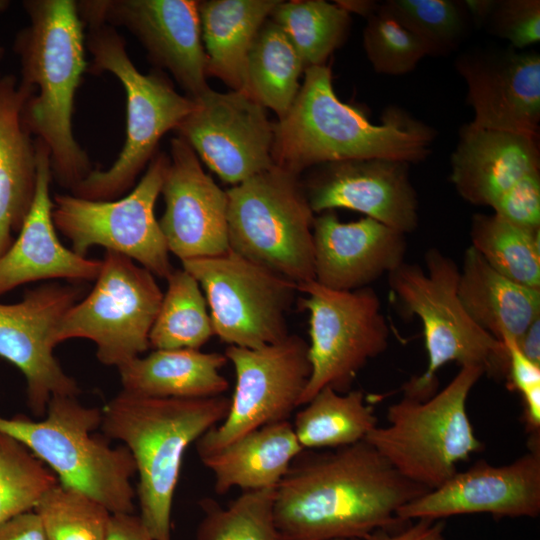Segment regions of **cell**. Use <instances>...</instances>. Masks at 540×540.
I'll use <instances>...</instances> for the list:
<instances>
[{
    "label": "cell",
    "mask_w": 540,
    "mask_h": 540,
    "mask_svg": "<svg viewBox=\"0 0 540 540\" xmlns=\"http://www.w3.org/2000/svg\"><path fill=\"white\" fill-rule=\"evenodd\" d=\"M428 489L399 474L365 440L293 460L275 488L274 519L286 540L360 539L407 523L404 504Z\"/></svg>",
    "instance_id": "1"
},
{
    "label": "cell",
    "mask_w": 540,
    "mask_h": 540,
    "mask_svg": "<svg viewBox=\"0 0 540 540\" xmlns=\"http://www.w3.org/2000/svg\"><path fill=\"white\" fill-rule=\"evenodd\" d=\"M273 128L274 165L298 176L323 163L351 159L418 163L428 157L437 135L394 105L385 108L380 123H372L360 108L337 97L327 65L304 70L292 105Z\"/></svg>",
    "instance_id": "2"
},
{
    "label": "cell",
    "mask_w": 540,
    "mask_h": 540,
    "mask_svg": "<svg viewBox=\"0 0 540 540\" xmlns=\"http://www.w3.org/2000/svg\"><path fill=\"white\" fill-rule=\"evenodd\" d=\"M29 18L14 50L19 82L31 89L22 119L31 135L49 150L53 178L70 191L93 169L72 129L74 100L86 70L84 23L76 1L25 0Z\"/></svg>",
    "instance_id": "3"
},
{
    "label": "cell",
    "mask_w": 540,
    "mask_h": 540,
    "mask_svg": "<svg viewBox=\"0 0 540 540\" xmlns=\"http://www.w3.org/2000/svg\"><path fill=\"white\" fill-rule=\"evenodd\" d=\"M230 399H181L121 391L102 409L101 429L124 443L138 473L140 518L155 540H171V511L188 446L221 423Z\"/></svg>",
    "instance_id": "4"
},
{
    "label": "cell",
    "mask_w": 540,
    "mask_h": 540,
    "mask_svg": "<svg viewBox=\"0 0 540 540\" xmlns=\"http://www.w3.org/2000/svg\"><path fill=\"white\" fill-rule=\"evenodd\" d=\"M102 410L82 405L75 396H53L45 417L0 416V432L24 445L57 477L58 483L92 497L110 513H133L136 465L129 449L112 447L101 427Z\"/></svg>",
    "instance_id": "5"
},
{
    "label": "cell",
    "mask_w": 540,
    "mask_h": 540,
    "mask_svg": "<svg viewBox=\"0 0 540 540\" xmlns=\"http://www.w3.org/2000/svg\"><path fill=\"white\" fill-rule=\"evenodd\" d=\"M482 368L461 366L441 391L425 398L406 388L389 406L388 425L365 437L404 478L435 489L457 472V465L482 450L468 417L466 403Z\"/></svg>",
    "instance_id": "6"
},
{
    "label": "cell",
    "mask_w": 540,
    "mask_h": 540,
    "mask_svg": "<svg viewBox=\"0 0 540 540\" xmlns=\"http://www.w3.org/2000/svg\"><path fill=\"white\" fill-rule=\"evenodd\" d=\"M86 45L92 72H109L126 93V138L116 161L106 170H92L71 193L90 200H114L124 194L149 164L160 139L194 109L195 101L178 93L158 71L141 73L130 59L123 37L107 24L88 25Z\"/></svg>",
    "instance_id": "7"
},
{
    "label": "cell",
    "mask_w": 540,
    "mask_h": 540,
    "mask_svg": "<svg viewBox=\"0 0 540 540\" xmlns=\"http://www.w3.org/2000/svg\"><path fill=\"white\" fill-rule=\"evenodd\" d=\"M394 300L423 326L428 355L426 371L416 381L437 388V371L445 364L473 365L494 379H506L509 357L505 344L470 318L458 296L459 267L447 255L431 248L425 269L404 262L388 275Z\"/></svg>",
    "instance_id": "8"
},
{
    "label": "cell",
    "mask_w": 540,
    "mask_h": 540,
    "mask_svg": "<svg viewBox=\"0 0 540 540\" xmlns=\"http://www.w3.org/2000/svg\"><path fill=\"white\" fill-rule=\"evenodd\" d=\"M226 194L231 251L296 285L314 279L315 216L298 175L273 165Z\"/></svg>",
    "instance_id": "9"
},
{
    "label": "cell",
    "mask_w": 540,
    "mask_h": 540,
    "mask_svg": "<svg viewBox=\"0 0 540 540\" xmlns=\"http://www.w3.org/2000/svg\"><path fill=\"white\" fill-rule=\"evenodd\" d=\"M162 297L152 273L106 250L92 291L62 317L54 343L89 339L102 364L119 368L150 348L149 334Z\"/></svg>",
    "instance_id": "10"
},
{
    "label": "cell",
    "mask_w": 540,
    "mask_h": 540,
    "mask_svg": "<svg viewBox=\"0 0 540 540\" xmlns=\"http://www.w3.org/2000/svg\"><path fill=\"white\" fill-rule=\"evenodd\" d=\"M309 313L311 375L300 398L307 404L330 387L346 393L361 369L388 347L390 330L377 293L370 287L339 291L314 280L297 285Z\"/></svg>",
    "instance_id": "11"
},
{
    "label": "cell",
    "mask_w": 540,
    "mask_h": 540,
    "mask_svg": "<svg viewBox=\"0 0 540 540\" xmlns=\"http://www.w3.org/2000/svg\"><path fill=\"white\" fill-rule=\"evenodd\" d=\"M169 156L156 153L133 190L114 200H90L56 194L52 218L72 245L86 257L94 246L125 255L154 276L167 278L174 270L154 208L161 194Z\"/></svg>",
    "instance_id": "12"
},
{
    "label": "cell",
    "mask_w": 540,
    "mask_h": 540,
    "mask_svg": "<svg viewBox=\"0 0 540 540\" xmlns=\"http://www.w3.org/2000/svg\"><path fill=\"white\" fill-rule=\"evenodd\" d=\"M181 263L198 281L222 342L256 349L289 335L286 317L298 293L295 283L230 249Z\"/></svg>",
    "instance_id": "13"
},
{
    "label": "cell",
    "mask_w": 540,
    "mask_h": 540,
    "mask_svg": "<svg viewBox=\"0 0 540 540\" xmlns=\"http://www.w3.org/2000/svg\"><path fill=\"white\" fill-rule=\"evenodd\" d=\"M235 388L225 419L196 441L198 456L212 453L264 425L288 420L311 375L308 343L298 335L256 349L228 346Z\"/></svg>",
    "instance_id": "14"
},
{
    "label": "cell",
    "mask_w": 540,
    "mask_h": 540,
    "mask_svg": "<svg viewBox=\"0 0 540 540\" xmlns=\"http://www.w3.org/2000/svg\"><path fill=\"white\" fill-rule=\"evenodd\" d=\"M76 4L84 24L123 26L131 32L150 61L167 70L186 96L196 99L210 88L198 1L88 0Z\"/></svg>",
    "instance_id": "15"
},
{
    "label": "cell",
    "mask_w": 540,
    "mask_h": 540,
    "mask_svg": "<svg viewBox=\"0 0 540 540\" xmlns=\"http://www.w3.org/2000/svg\"><path fill=\"white\" fill-rule=\"evenodd\" d=\"M175 131L211 171L233 186L274 165L273 123L242 91L209 88Z\"/></svg>",
    "instance_id": "16"
},
{
    "label": "cell",
    "mask_w": 540,
    "mask_h": 540,
    "mask_svg": "<svg viewBox=\"0 0 540 540\" xmlns=\"http://www.w3.org/2000/svg\"><path fill=\"white\" fill-rule=\"evenodd\" d=\"M82 292L73 285L50 283L27 290L17 303H0V357L23 374L27 404L37 417L45 416L53 396L76 397L81 392L53 354V335Z\"/></svg>",
    "instance_id": "17"
},
{
    "label": "cell",
    "mask_w": 540,
    "mask_h": 540,
    "mask_svg": "<svg viewBox=\"0 0 540 540\" xmlns=\"http://www.w3.org/2000/svg\"><path fill=\"white\" fill-rule=\"evenodd\" d=\"M489 513L495 518L536 517L540 513L539 434L531 435L529 451L503 466L478 461L456 472L439 487L404 504L397 516L411 519Z\"/></svg>",
    "instance_id": "18"
},
{
    "label": "cell",
    "mask_w": 540,
    "mask_h": 540,
    "mask_svg": "<svg viewBox=\"0 0 540 540\" xmlns=\"http://www.w3.org/2000/svg\"><path fill=\"white\" fill-rule=\"evenodd\" d=\"M410 164L388 159H351L323 163L302 183L315 213L353 210L405 235L419 222L418 197Z\"/></svg>",
    "instance_id": "19"
},
{
    "label": "cell",
    "mask_w": 540,
    "mask_h": 540,
    "mask_svg": "<svg viewBox=\"0 0 540 540\" xmlns=\"http://www.w3.org/2000/svg\"><path fill=\"white\" fill-rule=\"evenodd\" d=\"M161 194L165 210L159 225L169 252L181 262L229 250L226 191L203 170L194 150L179 136L170 141Z\"/></svg>",
    "instance_id": "20"
},
{
    "label": "cell",
    "mask_w": 540,
    "mask_h": 540,
    "mask_svg": "<svg viewBox=\"0 0 540 540\" xmlns=\"http://www.w3.org/2000/svg\"><path fill=\"white\" fill-rule=\"evenodd\" d=\"M467 85L474 125L539 136L540 54L505 50L470 52L456 61Z\"/></svg>",
    "instance_id": "21"
},
{
    "label": "cell",
    "mask_w": 540,
    "mask_h": 540,
    "mask_svg": "<svg viewBox=\"0 0 540 540\" xmlns=\"http://www.w3.org/2000/svg\"><path fill=\"white\" fill-rule=\"evenodd\" d=\"M314 281L339 291L369 287L403 264L406 235L372 218L341 222L333 211L313 222Z\"/></svg>",
    "instance_id": "22"
},
{
    "label": "cell",
    "mask_w": 540,
    "mask_h": 540,
    "mask_svg": "<svg viewBox=\"0 0 540 540\" xmlns=\"http://www.w3.org/2000/svg\"><path fill=\"white\" fill-rule=\"evenodd\" d=\"M36 187L29 212L10 247L0 256V296L16 287L40 280H95L101 260L89 259L65 247L56 234L52 218L53 179L50 154L36 139Z\"/></svg>",
    "instance_id": "23"
},
{
    "label": "cell",
    "mask_w": 540,
    "mask_h": 540,
    "mask_svg": "<svg viewBox=\"0 0 540 540\" xmlns=\"http://www.w3.org/2000/svg\"><path fill=\"white\" fill-rule=\"evenodd\" d=\"M540 169L539 136L462 125L451 155L450 180L476 206L492 207L525 173Z\"/></svg>",
    "instance_id": "24"
},
{
    "label": "cell",
    "mask_w": 540,
    "mask_h": 540,
    "mask_svg": "<svg viewBox=\"0 0 540 540\" xmlns=\"http://www.w3.org/2000/svg\"><path fill=\"white\" fill-rule=\"evenodd\" d=\"M31 92L16 76H0V256L19 232L35 194V140L22 119Z\"/></svg>",
    "instance_id": "25"
},
{
    "label": "cell",
    "mask_w": 540,
    "mask_h": 540,
    "mask_svg": "<svg viewBox=\"0 0 540 540\" xmlns=\"http://www.w3.org/2000/svg\"><path fill=\"white\" fill-rule=\"evenodd\" d=\"M288 420L264 425L200 459L214 476V490L276 488L303 451Z\"/></svg>",
    "instance_id": "26"
},
{
    "label": "cell",
    "mask_w": 540,
    "mask_h": 540,
    "mask_svg": "<svg viewBox=\"0 0 540 540\" xmlns=\"http://www.w3.org/2000/svg\"><path fill=\"white\" fill-rule=\"evenodd\" d=\"M458 296L481 329L500 340H518L540 317V289L520 285L491 268L472 247L459 268Z\"/></svg>",
    "instance_id": "27"
},
{
    "label": "cell",
    "mask_w": 540,
    "mask_h": 540,
    "mask_svg": "<svg viewBox=\"0 0 540 540\" xmlns=\"http://www.w3.org/2000/svg\"><path fill=\"white\" fill-rule=\"evenodd\" d=\"M224 354L193 349L154 350L118 369L123 391L146 397L196 399L222 395Z\"/></svg>",
    "instance_id": "28"
},
{
    "label": "cell",
    "mask_w": 540,
    "mask_h": 540,
    "mask_svg": "<svg viewBox=\"0 0 540 540\" xmlns=\"http://www.w3.org/2000/svg\"><path fill=\"white\" fill-rule=\"evenodd\" d=\"M279 0L198 1L206 74L243 91L252 43Z\"/></svg>",
    "instance_id": "29"
},
{
    "label": "cell",
    "mask_w": 540,
    "mask_h": 540,
    "mask_svg": "<svg viewBox=\"0 0 540 540\" xmlns=\"http://www.w3.org/2000/svg\"><path fill=\"white\" fill-rule=\"evenodd\" d=\"M297 412L293 429L303 449L339 448L358 443L377 426L364 392L320 390Z\"/></svg>",
    "instance_id": "30"
},
{
    "label": "cell",
    "mask_w": 540,
    "mask_h": 540,
    "mask_svg": "<svg viewBox=\"0 0 540 540\" xmlns=\"http://www.w3.org/2000/svg\"><path fill=\"white\" fill-rule=\"evenodd\" d=\"M304 66L282 29L268 18L250 48L245 71L244 92L278 119L292 105L300 88Z\"/></svg>",
    "instance_id": "31"
},
{
    "label": "cell",
    "mask_w": 540,
    "mask_h": 540,
    "mask_svg": "<svg viewBox=\"0 0 540 540\" xmlns=\"http://www.w3.org/2000/svg\"><path fill=\"white\" fill-rule=\"evenodd\" d=\"M149 334L154 350H199L214 335L204 293L192 274L174 269Z\"/></svg>",
    "instance_id": "32"
},
{
    "label": "cell",
    "mask_w": 540,
    "mask_h": 540,
    "mask_svg": "<svg viewBox=\"0 0 540 540\" xmlns=\"http://www.w3.org/2000/svg\"><path fill=\"white\" fill-rule=\"evenodd\" d=\"M269 18L290 40L304 70L326 65L329 56L345 42L351 25L350 14L336 1L279 0Z\"/></svg>",
    "instance_id": "33"
},
{
    "label": "cell",
    "mask_w": 540,
    "mask_h": 540,
    "mask_svg": "<svg viewBox=\"0 0 540 540\" xmlns=\"http://www.w3.org/2000/svg\"><path fill=\"white\" fill-rule=\"evenodd\" d=\"M471 246L496 272L520 285L540 289V229H526L496 213L475 214Z\"/></svg>",
    "instance_id": "34"
},
{
    "label": "cell",
    "mask_w": 540,
    "mask_h": 540,
    "mask_svg": "<svg viewBox=\"0 0 540 540\" xmlns=\"http://www.w3.org/2000/svg\"><path fill=\"white\" fill-rule=\"evenodd\" d=\"M275 488L244 491L227 507L204 498L196 540H286L274 519Z\"/></svg>",
    "instance_id": "35"
},
{
    "label": "cell",
    "mask_w": 540,
    "mask_h": 540,
    "mask_svg": "<svg viewBox=\"0 0 540 540\" xmlns=\"http://www.w3.org/2000/svg\"><path fill=\"white\" fill-rule=\"evenodd\" d=\"M57 483L56 475L24 445L0 432V524L34 510Z\"/></svg>",
    "instance_id": "36"
},
{
    "label": "cell",
    "mask_w": 540,
    "mask_h": 540,
    "mask_svg": "<svg viewBox=\"0 0 540 540\" xmlns=\"http://www.w3.org/2000/svg\"><path fill=\"white\" fill-rule=\"evenodd\" d=\"M34 511L47 540H105L112 514L87 494L59 483L43 495Z\"/></svg>",
    "instance_id": "37"
},
{
    "label": "cell",
    "mask_w": 540,
    "mask_h": 540,
    "mask_svg": "<svg viewBox=\"0 0 540 540\" xmlns=\"http://www.w3.org/2000/svg\"><path fill=\"white\" fill-rule=\"evenodd\" d=\"M381 5L427 45L430 55L450 53L464 38L469 15L463 1L387 0Z\"/></svg>",
    "instance_id": "38"
},
{
    "label": "cell",
    "mask_w": 540,
    "mask_h": 540,
    "mask_svg": "<svg viewBox=\"0 0 540 540\" xmlns=\"http://www.w3.org/2000/svg\"><path fill=\"white\" fill-rule=\"evenodd\" d=\"M363 31L365 54L375 72L400 76L413 71L430 51L381 4L367 18Z\"/></svg>",
    "instance_id": "39"
},
{
    "label": "cell",
    "mask_w": 540,
    "mask_h": 540,
    "mask_svg": "<svg viewBox=\"0 0 540 540\" xmlns=\"http://www.w3.org/2000/svg\"><path fill=\"white\" fill-rule=\"evenodd\" d=\"M484 25L510 47L524 50L540 40V1L495 0Z\"/></svg>",
    "instance_id": "40"
},
{
    "label": "cell",
    "mask_w": 540,
    "mask_h": 540,
    "mask_svg": "<svg viewBox=\"0 0 540 540\" xmlns=\"http://www.w3.org/2000/svg\"><path fill=\"white\" fill-rule=\"evenodd\" d=\"M497 215L517 226L540 229V169L521 176L491 207Z\"/></svg>",
    "instance_id": "41"
},
{
    "label": "cell",
    "mask_w": 540,
    "mask_h": 540,
    "mask_svg": "<svg viewBox=\"0 0 540 540\" xmlns=\"http://www.w3.org/2000/svg\"><path fill=\"white\" fill-rule=\"evenodd\" d=\"M501 341L505 344L509 357V388L517 390L522 397L540 389V365L528 359L512 337L503 336Z\"/></svg>",
    "instance_id": "42"
},
{
    "label": "cell",
    "mask_w": 540,
    "mask_h": 540,
    "mask_svg": "<svg viewBox=\"0 0 540 540\" xmlns=\"http://www.w3.org/2000/svg\"><path fill=\"white\" fill-rule=\"evenodd\" d=\"M444 522L430 518H420L414 525L398 531L390 532L377 529L363 540H445L443 537Z\"/></svg>",
    "instance_id": "43"
},
{
    "label": "cell",
    "mask_w": 540,
    "mask_h": 540,
    "mask_svg": "<svg viewBox=\"0 0 540 540\" xmlns=\"http://www.w3.org/2000/svg\"><path fill=\"white\" fill-rule=\"evenodd\" d=\"M0 540H47L38 514L24 512L0 524Z\"/></svg>",
    "instance_id": "44"
},
{
    "label": "cell",
    "mask_w": 540,
    "mask_h": 540,
    "mask_svg": "<svg viewBox=\"0 0 540 540\" xmlns=\"http://www.w3.org/2000/svg\"><path fill=\"white\" fill-rule=\"evenodd\" d=\"M105 540H155L140 516L133 513H113L110 516Z\"/></svg>",
    "instance_id": "45"
},
{
    "label": "cell",
    "mask_w": 540,
    "mask_h": 540,
    "mask_svg": "<svg viewBox=\"0 0 540 540\" xmlns=\"http://www.w3.org/2000/svg\"><path fill=\"white\" fill-rule=\"evenodd\" d=\"M516 342L528 359L540 365V317L527 328Z\"/></svg>",
    "instance_id": "46"
},
{
    "label": "cell",
    "mask_w": 540,
    "mask_h": 540,
    "mask_svg": "<svg viewBox=\"0 0 540 540\" xmlns=\"http://www.w3.org/2000/svg\"><path fill=\"white\" fill-rule=\"evenodd\" d=\"M463 4L468 15L472 17L474 22L482 26L487 21L494 7L495 0H465Z\"/></svg>",
    "instance_id": "47"
},
{
    "label": "cell",
    "mask_w": 540,
    "mask_h": 540,
    "mask_svg": "<svg viewBox=\"0 0 540 540\" xmlns=\"http://www.w3.org/2000/svg\"><path fill=\"white\" fill-rule=\"evenodd\" d=\"M336 3L349 14L357 13L366 18L374 13L379 6L375 1H336Z\"/></svg>",
    "instance_id": "48"
},
{
    "label": "cell",
    "mask_w": 540,
    "mask_h": 540,
    "mask_svg": "<svg viewBox=\"0 0 540 540\" xmlns=\"http://www.w3.org/2000/svg\"><path fill=\"white\" fill-rule=\"evenodd\" d=\"M5 55V49L3 46L0 45V63Z\"/></svg>",
    "instance_id": "49"
},
{
    "label": "cell",
    "mask_w": 540,
    "mask_h": 540,
    "mask_svg": "<svg viewBox=\"0 0 540 540\" xmlns=\"http://www.w3.org/2000/svg\"><path fill=\"white\" fill-rule=\"evenodd\" d=\"M337 540H360V539H337Z\"/></svg>",
    "instance_id": "50"
}]
</instances>
